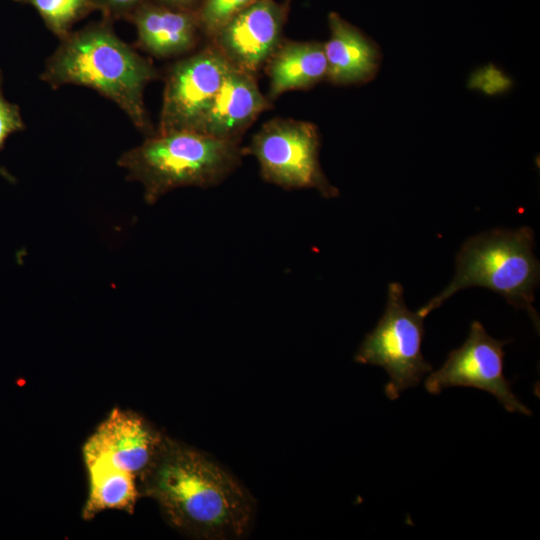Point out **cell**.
<instances>
[{"instance_id": "6da1fadb", "label": "cell", "mask_w": 540, "mask_h": 540, "mask_svg": "<svg viewBox=\"0 0 540 540\" xmlns=\"http://www.w3.org/2000/svg\"><path fill=\"white\" fill-rule=\"evenodd\" d=\"M142 493L154 499L176 529L198 538L242 536L253 499L236 479L205 454L166 437L141 478Z\"/></svg>"}, {"instance_id": "7a4b0ae2", "label": "cell", "mask_w": 540, "mask_h": 540, "mask_svg": "<svg viewBox=\"0 0 540 540\" xmlns=\"http://www.w3.org/2000/svg\"><path fill=\"white\" fill-rule=\"evenodd\" d=\"M159 77L147 58L123 41L104 19L72 31L47 58L40 79L57 89L88 87L114 102L146 136L155 133L144 103L146 86Z\"/></svg>"}, {"instance_id": "3957f363", "label": "cell", "mask_w": 540, "mask_h": 540, "mask_svg": "<svg viewBox=\"0 0 540 540\" xmlns=\"http://www.w3.org/2000/svg\"><path fill=\"white\" fill-rule=\"evenodd\" d=\"M240 142L190 130L155 132L119 157L127 179L138 182L152 205L182 187L210 188L224 182L241 164Z\"/></svg>"}, {"instance_id": "277c9868", "label": "cell", "mask_w": 540, "mask_h": 540, "mask_svg": "<svg viewBox=\"0 0 540 540\" xmlns=\"http://www.w3.org/2000/svg\"><path fill=\"white\" fill-rule=\"evenodd\" d=\"M534 232L528 226L515 230L494 229L470 237L456 256V273L448 286L418 312L426 317L456 292L485 287L514 306L525 310L539 331L533 306L540 267L533 252Z\"/></svg>"}, {"instance_id": "5b68a950", "label": "cell", "mask_w": 540, "mask_h": 540, "mask_svg": "<svg viewBox=\"0 0 540 540\" xmlns=\"http://www.w3.org/2000/svg\"><path fill=\"white\" fill-rule=\"evenodd\" d=\"M320 135L311 122L276 117L265 122L242 147L253 156L264 181L286 190L315 189L324 198L339 190L325 176L319 161Z\"/></svg>"}, {"instance_id": "8992f818", "label": "cell", "mask_w": 540, "mask_h": 540, "mask_svg": "<svg viewBox=\"0 0 540 540\" xmlns=\"http://www.w3.org/2000/svg\"><path fill=\"white\" fill-rule=\"evenodd\" d=\"M403 294L400 283L389 284L384 313L354 357L358 363L380 366L386 371L389 380L385 394L390 400L417 386L432 371L421 352L425 317L406 306Z\"/></svg>"}, {"instance_id": "52a82bcc", "label": "cell", "mask_w": 540, "mask_h": 540, "mask_svg": "<svg viewBox=\"0 0 540 540\" xmlns=\"http://www.w3.org/2000/svg\"><path fill=\"white\" fill-rule=\"evenodd\" d=\"M506 341L487 334L479 321L472 322L466 341L452 350L444 364L425 379V389L437 395L455 386L489 392L508 412L531 415L530 409L514 394L503 372Z\"/></svg>"}, {"instance_id": "ba28073f", "label": "cell", "mask_w": 540, "mask_h": 540, "mask_svg": "<svg viewBox=\"0 0 540 540\" xmlns=\"http://www.w3.org/2000/svg\"><path fill=\"white\" fill-rule=\"evenodd\" d=\"M231 67L210 43L173 63L165 75L155 132L195 131Z\"/></svg>"}, {"instance_id": "9c48e42d", "label": "cell", "mask_w": 540, "mask_h": 540, "mask_svg": "<svg viewBox=\"0 0 540 540\" xmlns=\"http://www.w3.org/2000/svg\"><path fill=\"white\" fill-rule=\"evenodd\" d=\"M166 436L142 416L115 408L83 447L87 462H102L140 479L158 457Z\"/></svg>"}, {"instance_id": "30bf717a", "label": "cell", "mask_w": 540, "mask_h": 540, "mask_svg": "<svg viewBox=\"0 0 540 540\" xmlns=\"http://www.w3.org/2000/svg\"><path fill=\"white\" fill-rule=\"evenodd\" d=\"M286 4L257 0L226 23L209 43L233 67L256 74L283 41Z\"/></svg>"}, {"instance_id": "8fae6325", "label": "cell", "mask_w": 540, "mask_h": 540, "mask_svg": "<svg viewBox=\"0 0 540 540\" xmlns=\"http://www.w3.org/2000/svg\"><path fill=\"white\" fill-rule=\"evenodd\" d=\"M271 107L255 75L231 67L195 132L240 142L257 117Z\"/></svg>"}, {"instance_id": "7c38bea8", "label": "cell", "mask_w": 540, "mask_h": 540, "mask_svg": "<svg viewBox=\"0 0 540 540\" xmlns=\"http://www.w3.org/2000/svg\"><path fill=\"white\" fill-rule=\"evenodd\" d=\"M137 31L138 46L157 58H172L194 50L202 34L195 12L172 9L151 0L128 19Z\"/></svg>"}, {"instance_id": "4fadbf2b", "label": "cell", "mask_w": 540, "mask_h": 540, "mask_svg": "<svg viewBox=\"0 0 540 540\" xmlns=\"http://www.w3.org/2000/svg\"><path fill=\"white\" fill-rule=\"evenodd\" d=\"M328 25L330 37L323 43L326 80L334 85H359L372 80L381 62L376 43L336 12L328 15Z\"/></svg>"}, {"instance_id": "5bb4252c", "label": "cell", "mask_w": 540, "mask_h": 540, "mask_svg": "<svg viewBox=\"0 0 540 540\" xmlns=\"http://www.w3.org/2000/svg\"><path fill=\"white\" fill-rule=\"evenodd\" d=\"M264 68L269 79L266 97L271 102L288 91L309 89L326 80L323 43L283 39Z\"/></svg>"}, {"instance_id": "9a60e30c", "label": "cell", "mask_w": 540, "mask_h": 540, "mask_svg": "<svg viewBox=\"0 0 540 540\" xmlns=\"http://www.w3.org/2000/svg\"><path fill=\"white\" fill-rule=\"evenodd\" d=\"M89 477V494L83 508V518L92 519L107 509L131 513L140 491L136 477L102 462L85 463Z\"/></svg>"}, {"instance_id": "2e32d148", "label": "cell", "mask_w": 540, "mask_h": 540, "mask_svg": "<svg viewBox=\"0 0 540 540\" xmlns=\"http://www.w3.org/2000/svg\"><path fill=\"white\" fill-rule=\"evenodd\" d=\"M32 6L46 27L60 40L73 31L76 22L95 11L90 0H13Z\"/></svg>"}, {"instance_id": "e0dca14e", "label": "cell", "mask_w": 540, "mask_h": 540, "mask_svg": "<svg viewBox=\"0 0 540 540\" xmlns=\"http://www.w3.org/2000/svg\"><path fill=\"white\" fill-rule=\"evenodd\" d=\"M257 0H202L196 10L202 32L210 40L226 23Z\"/></svg>"}, {"instance_id": "ac0fdd59", "label": "cell", "mask_w": 540, "mask_h": 540, "mask_svg": "<svg viewBox=\"0 0 540 540\" xmlns=\"http://www.w3.org/2000/svg\"><path fill=\"white\" fill-rule=\"evenodd\" d=\"M2 82L3 76L0 70V150L11 134L25 129L19 106L7 101L3 95ZM0 176L9 182H15L12 174L2 167H0Z\"/></svg>"}, {"instance_id": "d6986e66", "label": "cell", "mask_w": 540, "mask_h": 540, "mask_svg": "<svg viewBox=\"0 0 540 540\" xmlns=\"http://www.w3.org/2000/svg\"><path fill=\"white\" fill-rule=\"evenodd\" d=\"M94 10L102 13L103 18L114 21L128 20L133 12L147 0H90Z\"/></svg>"}, {"instance_id": "ffe728a7", "label": "cell", "mask_w": 540, "mask_h": 540, "mask_svg": "<svg viewBox=\"0 0 540 540\" xmlns=\"http://www.w3.org/2000/svg\"><path fill=\"white\" fill-rule=\"evenodd\" d=\"M158 4L164 5L166 7L182 10L196 12L202 0H151Z\"/></svg>"}]
</instances>
